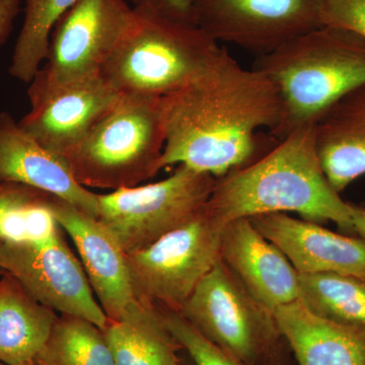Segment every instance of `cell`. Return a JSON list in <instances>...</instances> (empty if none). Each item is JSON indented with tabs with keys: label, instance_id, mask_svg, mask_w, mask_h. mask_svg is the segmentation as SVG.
Returning <instances> with one entry per match:
<instances>
[{
	"label": "cell",
	"instance_id": "6da1fadb",
	"mask_svg": "<svg viewBox=\"0 0 365 365\" xmlns=\"http://www.w3.org/2000/svg\"><path fill=\"white\" fill-rule=\"evenodd\" d=\"M162 168L185 165L220 179L251 163L258 132L279 124V91L262 72L240 66L227 50L182 90L162 98Z\"/></svg>",
	"mask_w": 365,
	"mask_h": 365
},
{
	"label": "cell",
	"instance_id": "7a4b0ae2",
	"mask_svg": "<svg viewBox=\"0 0 365 365\" xmlns=\"http://www.w3.org/2000/svg\"><path fill=\"white\" fill-rule=\"evenodd\" d=\"M206 206L225 225L295 212L309 222H332L353 232L350 203L333 188L319 162L314 125L292 132L256 162L216 179Z\"/></svg>",
	"mask_w": 365,
	"mask_h": 365
},
{
	"label": "cell",
	"instance_id": "3957f363",
	"mask_svg": "<svg viewBox=\"0 0 365 365\" xmlns=\"http://www.w3.org/2000/svg\"><path fill=\"white\" fill-rule=\"evenodd\" d=\"M253 68L279 91L282 115L271 134L282 140L314 125L340 98L365 83V39L321 26L257 57Z\"/></svg>",
	"mask_w": 365,
	"mask_h": 365
},
{
	"label": "cell",
	"instance_id": "277c9868",
	"mask_svg": "<svg viewBox=\"0 0 365 365\" xmlns=\"http://www.w3.org/2000/svg\"><path fill=\"white\" fill-rule=\"evenodd\" d=\"M162 98L121 93L111 109L62 155L86 188H133L163 170Z\"/></svg>",
	"mask_w": 365,
	"mask_h": 365
},
{
	"label": "cell",
	"instance_id": "5b68a950",
	"mask_svg": "<svg viewBox=\"0 0 365 365\" xmlns=\"http://www.w3.org/2000/svg\"><path fill=\"white\" fill-rule=\"evenodd\" d=\"M134 11L101 76L119 93L165 97L193 83L222 48L198 26Z\"/></svg>",
	"mask_w": 365,
	"mask_h": 365
},
{
	"label": "cell",
	"instance_id": "8992f818",
	"mask_svg": "<svg viewBox=\"0 0 365 365\" xmlns=\"http://www.w3.org/2000/svg\"><path fill=\"white\" fill-rule=\"evenodd\" d=\"M179 313L206 339L247 365L272 364L282 338L273 314L220 259Z\"/></svg>",
	"mask_w": 365,
	"mask_h": 365
},
{
	"label": "cell",
	"instance_id": "52a82bcc",
	"mask_svg": "<svg viewBox=\"0 0 365 365\" xmlns=\"http://www.w3.org/2000/svg\"><path fill=\"white\" fill-rule=\"evenodd\" d=\"M225 227L205 205L181 227L146 248L127 255L138 299L179 313L197 285L220 261Z\"/></svg>",
	"mask_w": 365,
	"mask_h": 365
},
{
	"label": "cell",
	"instance_id": "ba28073f",
	"mask_svg": "<svg viewBox=\"0 0 365 365\" xmlns=\"http://www.w3.org/2000/svg\"><path fill=\"white\" fill-rule=\"evenodd\" d=\"M124 0H78L55 25L28 95L35 107L64 86L100 76L133 19Z\"/></svg>",
	"mask_w": 365,
	"mask_h": 365
},
{
	"label": "cell",
	"instance_id": "9c48e42d",
	"mask_svg": "<svg viewBox=\"0 0 365 365\" xmlns=\"http://www.w3.org/2000/svg\"><path fill=\"white\" fill-rule=\"evenodd\" d=\"M215 182L211 175L179 165L163 181L98 195V220L126 255L136 253L200 212Z\"/></svg>",
	"mask_w": 365,
	"mask_h": 365
},
{
	"label": "cell",
	"instance_id": "30bf717a",
	"mask_svg": "<svg viewBox=\"0 0 365 365\" xmlns=\"http://www.w3.org/2000/svg\"><path fill=\"white\" fill-rule=\"evenodd\" d=\"M0 272L9 274L34 299L61 314L88 319L104 330L109 323L83 264L61 230L41 242H0Z\"/></svg>",
	"mask_w": 365,
	"mask_h": 365
},
{
	"label": "cell",
	"instance_id": "8fae6325",
	"mask_svg": "<svg viewBox=\"0 0 365 365\" xmlns=\"http://www.w3.org/2000/svg\"><path fill=\"white\" fill-rule=\"evenodd\" d=\"M197 26L216 42L267 54L323 26L319 0H193Z\"/></svg>",
	"mask_w": 365,
	"mask_h": 365
},
{
	"label": "cell",
	"instance_id": "7c38bea8",
	"mask_svg": "<svg viewBox=\"0 0 365 365\" xmlns=\"http://www.w3.org/2000/svg\"><path fill=\"white\" fill-rule=\"evenodd\" d=\"M45 205L71 235L96 299L111 322L131 318L143 302L137 297L127 255L100 220L58 197L48 195Z\"/></svg>",
	"mask_w": 365,
	"mask_h": 365
},
{
	"label": "cell",
	"instance_id": "4fadbf2b",
	"mask_svg": "<svg viewBox=\"0 0 365 365\" xmlns=\"http://www.w3.org/2000/svg\"><path fill=\"white\" fill-rule=\"evenodd\" d=\"M264 237L287 256L299 273H338L365 280V241L337 234L287 213L249 218Z\"/></svg>",
	"mask_w": 365,
	"mask_h": 365
},
{
	"label": "cell",
	"instance_id": "5bb4252c",
	"mask_svg": "<svg viewBox=\"0 0 365 365\" xmlns=\"http://www.w3.org/2000/svg\"><path fill=\"white\" fill-rule=\"evenodd\" d=\"M220 260L271 313L299 299V273L249 218L228 222L223 230Z\"/></svg>",
	"mask_w": 365,
	"mask_h": 365
},
{
	"label": "cell",
	"instance_id": "9a60e30c",
	"mask_svg": "<svg viewBox=\"0 0 365 365\" xmlns=\"http://www.w3.org/2000/svg\"><path fill=\"white\" fill-rule=\"evenodd\" d=\"M0 184H20L58 197L98 217V194L81 186L64 158L21 129L9 113L0 114Z\"/></svg>",
	"mask_w": 365,
	"mask_h": 365
},
{
	"label": "cell",
	"instance_id": "2e32d148",
	"mask_svg": "<svg viewBox=\"0 0 365 365\" xmlns=\"http://www.w3.org/2000/svg\"><path fill=\"white\" fill-rule=\"evenodd\" d=\"M120 95L100 74L55 91L32 107L19 124L41 145L62 157L111 109Z\"/></svg>",
	"mask_w": 365,
	"mask_h": 365
},
{
	"label": "cell",
	"instance_id": "e0dca14e",
	"mask_svg": "<svg viewBox=\"0 0 365 365\" xmlns=\"http://www.w3.org/2000/svg\"><path fill=\"white\" fill-rule=\"evenodd\" d=\"M273 316L299 365H365V329L319 317L299 300Z\"/></svg>",
	"mask_w": 365,
	"mask_h": 365
},
{
	"label": "cell",
	"instance_id": "ac0fdd59",
	"mask_svg": "<svg viewBox=\"0 0 365 365\" xmlns=\"http://www.w3.org/2000/svg\"><path fill=\"white\" fill-rule=\"evenodd\" d=\"M314 131L324 173L341 193L365 175V83L335 103Z\"/></svg>",
	"mask_w": 365,
	"mask_h": 365
},
{
	"label": "cell",
	"instance_id": "d6986e66",
	"mask_svg": "<svg viewBox=\"0 0 365 365\" xmlns=\"http://www.w3.org/2000/svg\"><path fill=\"white\" fill-rule=\"evenodd\" d=\"M0 279V362L20 365L35 361L57 319L14 278Z\"/></svg>",
	"mask_w": 365,
	"mask_h": 365
},
{
	"label": "cell",
	"instance_id": "ffe728a7",
	"mask_svg": "<svg viewBox=\"0 0 365 365\" xmlns=\"http://www.w3.org/2000/svg\"><path fill=\"white\" fill-rule=\"evenodd\" d=\"M103 332L116 365H181L177 354L181 346L157 307L143 302L131 318L109 321Z\"/></svg>",
	"mask_w": 365,
	"mask_h": 365
},
{
	"label": "cell",
	"instance_id": "44dd1931",
	"mask_svg": "<svg viewBox=\"0 0 365 365\" xmlns=\"http://www.w3.org/2000/svg\"><path fill=\"white\" fill-rule=\"evenodd\" d=\"M299 302L323 318L365 329V280L338 273L299 275Z\"/></svg>",
	"mask_w": 365,
	"mask_h": 365
},
{
	"label": "cell",
	"instance_id": "7402d4cb",
	"mask_svg": "<svg viewBox=\"0 0 365 365\" xmlns=\"http://www.w3.org/2000/svg\"><path fill=\"white\" fill-rule=\"evenodd\" d=\"M39 365H116L102 329L79 317H57L36 357Z\"/></svg>",
	"mask_w": 365,
	"mask_h": 365
},
{
	"label": "cell",
	"instance_id": "603a6c76",
	"mask_svg": "<svg viewBox=\"0 0 365 365\" xmlns=\"http://www.w3.org/2000/svg\"><path fill=\"white\" fill-rule=\"evenodd\" d=\"M78 0H26L25 20L16 40L9 73L23 83H32L49 49L57 21Z\"/></svg>",
	"mask_w": 365,
	"mask_h": 365
},
{
	"label": "cell",
	"instance_id": "cb8c5ba5",
	"mask_svg": "<svg viewBox=\"0 0 365 365\" xmlns=\"http://www.w3.org/2000/svg\"><path fill=\"white\" fill-rule=\"evenodd\" d=\"M160 311L168 331L182 349L188 352L195 365H247L206 339L181 314Z\"/></svg>",
	"mask_w": 365,
	"mask_h": 365
},
{
	"label": "cell",
	"instance_id": "d4e9b609",
	"mask_svg": "<svg viewBox=\"0 0 365 365\" xmlns=\"http://www.w3.org/2000/svg\"><path fill=\"white\" fill-rule=\"evenodd\" d=\"M322 25L344 29L365 39V0H319Z\"/></svg>",
	"mask_w": 365,
	"mask_h": 365
},
{
	"label": "cell",
	"instance_id": "484cf974",
	"mask_svg": "<svg viewBox=\"0 0 365 365\" xmlns=\"http://www.w3.org/2000/svg\"><path fill=\"white\" fill-rule=\"evenodd\" d=\"M133 9L176 23L197 26L193 0H132Z\"/></svg>",
	"mask_w": 365,
	"mask_h": 365
},
{
	"label": "cell",
	"instance_id": "4316f807",
	"mask_svg": "<svg viewBox=\"0 0 365 365\" xmlns=\"http://www.w3.org/2000/svg\"><path fill=\"white\" fill-rule=\"evenodd\" d=\"M48 194L20 184H0V217L9 209L39 202Z\"/></svg>",
	"mask_w": 365,
	"mask_h": 365
},
{
	"label": "cell",
	"instance_id": "83f0119b",
	"mask_svg": "<svg viewBox=\"0 0 365 365\" xmlns=\"http://www.w3.org/2000/svg\"><path fill=\"white\" fill-rule=\"evenodd\" d=\"M29 205L31 204L9 209L2 215L0 217V242H28L26 230V208Z\"/></svg>",
	"mask_w": 365,
	"mask_h": 365
},
{
	"label": "cell",
	"instance_id": "f1b7e54d",
	"mask_svg": "<svg viewBox=\"0 0 365 365\" xmlns=\"http://www.w3.org/2000/svg\"><path fill=\"white\" fill-rule=\"evenodd\" d=\"M20 13V0H0V47L4 44Z\"/></svg>",
	"mask_w": 365,
	"mask_h": 365
},
{
	"label": "cell",
	"instance_id": "f546056e",
	"mask_svg": "<svg viewBox=\"0 0 365 365\" xmlns=\"http://www.w3.org/2000/svg\"><path fill=\"white\" fill-rule=\"evenodd\" d=\"M353 232L359 235L360 239L365 241V204L356 205L350 203Z\"/></svg>",
	"mask_w": 365,
	"mask_h": 365
},
{
	"label": "cell",
	"instance_id": "4dcf8cb0",
	"mask_svg": "<svg viewBox=\"0 0 365 365\" xmlns=\"http://www.w3.org/2000/svg\"><path fill=\"white\" fill-rule=\"evenodd\" d=\"M0 365H9V364H2V362H0ZM20 365H39V364H38L37 362H36V361H31V362H28V364H20Z\"/></svg>",
	"mask_w": 365,
	"mask_h": 365
}]
</instances>
